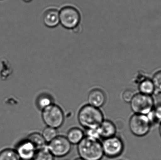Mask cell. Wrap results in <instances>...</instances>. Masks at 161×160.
Masks as SVG:
<instances>
[{
	"label": "cell",
	"mask_w": 161,
	"mask_h": 160,
	"mask_svg": "<svg viewBox=\"0 0 161 160\" xmlns=\"http://www.w3.org/2000/svg\"><path fill=\"white\" fill-rule=\"evenodd\" d=\"M0 1H1V0H0Z\"/></svg>",
	"instance_id": "28"
},
{
	"label": "cell",
	"mask_w": 161,
	"mask_h": 160,
	"mask_svg": "<svg viewBox=\"0 0 161 160\" xmlns=\"http://www.w3.org/2000/svg\"><path fill=\"white\" fill-rule=\"evenodd\" d=\"M59 22L65 29L72 31L81 25L82 13L74 4L66 3L59 8Z\"/></svg>",
	"instance_id": "1"
},
{
	"label": "cell",
	"mask_w": 161,
	"mask_h": 160,
	"mask_svg": "<svg viewBox=\"0 0 161 160\" xmlns=\"http://www.w3.org/2000/svg\"><path fill=\"white\" fill-rule=\"evenodd\" d=\"M156 102L153 96L136 93L130 102V109L134 114L147 115L153 110Z\"/></svg>",
	"instance_id": "6"
},
{
	"label": "cell",
	"mask_w": 161,
	"mask_h": 160,
	"mask_svg": "<svg viewBox=\"0 0 161 160\" xmlns=\"http://www.w3.org/2000/svg\"><path fill=\"white\" fill-rule=\"evenodd\" d=\"M100 137L103 139L113 137L116 135L117 127L113 122L104 119L98 127Z\"/></svg>",
	"instance_id": "12"
},
{
	"label": "cell",
	"mask_w": 161,
	"mask_h": 160,
	"mask_svg": "<svg viewBox=\"0 0 161 160\" xmlns=\"http://www.w3.org/2000/svg\"><path fill=\"white\" fill-rule=\"evenodd\" d=\"M86 132L85 133V137H88L90 139L94 140H99L101 139L98 127L88 129H86Z\"/></svg>",
	"instance_id": "22"
},
{
	"label": "cell",
	"mask_w": 161,
	"mask_h": 160,
	"mask_svg": "<svg viewBox=\"0 0 161 160\" xmlns=\"http://www.w3.org/2000/svg\"><path fill=\"white\" fill-rule=\"evenodd\" d=\"M136 93L131 89H126L122 94V99L125 102L130 103Z\"/></svg>",
	"instance_id": "23"
},
{
	"label": "cell",
	"mask_w": 161,
	"mask_h": 160,
	"mask_svg": "<svg viewBox=\"0 0 161 160\" xmlns=\"http://www.w3.org/2000/svg\"><path fill=\"white\" fill-rule=\"evenodd\" d=\"M77 152L84 160H101L104 156L100 141L86 137L77 145Z\"/></svg>",
	"instance_id": "3"
},
{
	"label": "cell",
	"mask_w": 161,
	"mask_h": 160,
	"mask_svg": "<svg viewBox=\"0 0 161 160\" xmlns=\"http://www.w3.org/2000/svg\"><path fill=\"white\" fill-rule=\"evenodd\" d=\"M159 133L161 137V123L160 124H159Z\"/></svg>",
	"instance_id": "25"
},
{
	"label": "cell",
	"mask_w": 161,
	"mask_h": 160,
	"mask_svg": "<svg viewBox=\"0 0 161 160\" xmlns=\"http://www.w3.org/2000/svg\"><path fill=\"white\" fill-rule=\"evenodd\" d=\"M75 160H84L80 158H79L76 159H75Z\"/></svg>",
	"instance_id": "26"
},
{
	"label": "cell",
	"mask_w": 161,
	"mask_h": 160,
	"mask_svg": "<svg viewBox=\"0 0 161 160\" xmlns=\"http://www.w3.org/2000/svg\"><path fill=\"white\" fill-rule=\"evenodd\" d=\"M41 134L47 144L58 135L57 129L48 126L46 127L43 130Z\"/></svg>",
	"instance_id": "19"
},
{
	"label": "cell",
	"mask_w": 161,
	"mask_h": 160,
	"mask_svg": "<svg viewBox=\"0 0 161 160\" xmlns=\"http://www.w3.org/2000/svg\"><path fill=\"white\" fill-rule=\"evenodd\" d=\"M42 20L43 24L48 28H55L60 24L59 7L50 6L44 9L42 13Z\"/></svg>",
	"instance_id": "9"
},
{
	"label": "cell",
	"mask_w": 161,
	"mask_h": 160,
	"mask_svg": "<svg viewBox=\"0 0 161 160\" xmlns=\"http://www.w3.org/2000/svg\"><path fill=\"white\" fill-rule=\"evenodd\" d=\"M53 98L47 94H42L39 96L37 99L36 105L38 108L41 111L47 108L53 104Z\"/></svg>",
	"instance_id": "16"
},
{
	"label": "cell",
	"mask_w": 161,
	"mask_h": 160,
	"mask_svg": "<svg viewBox=\"0 0 161 160\" xmlns=\"http://www.w3.org/2000/svg\"><path fill=\"white\" fill-rule=\"evenodd\" d=\"M23 2L24 3H31L33 1V0H22Z\"/></svg>",
	"instance_id": "24"
},
{
	"label": "cell",
	"mask_w": 161,
	"mask_h": 160,
	"mask_svg": "<svg viewBox=\"0 0 161 160\" xmlns=\"http://www.w3.org/2000/svg\"><path fill=\"white\" fill-rule=\"evenodd\" d=\"M27 139L34 144L37 150L42 149L47 147V143L42 134L38 132H35L30 133Z\"/></svg>",
	"instance_id": "15"
},
{
	"label": "cell",
	"mask_w": 161,
	"mask_h": 160,
	"mask_svg": "<svg viewBox=\"0 0 161 160\" xmlns=\"http://www.w3.org/2000/svg\"><path fill=\"white\" fill-rule=\"evenodd\" d=\"M104 156L108 158L117 157L122 155L125 149V144L119 136L103 139L101 142Z\"/></svg>",
	"instance_id": "7"
},
{
	"label": "cell",
	"mask_w": 161,
	"mask_h": 160,
	"mask_svg": "<svg viewBox=\"0 0 161 160\" xmlns=\"http://www.w3.org/2000/svg\"><path fill=\"white\" fill-rule=\"evenodd\" d=\"M155 88V95L161 94V68L156 70L151 77Z\"/></svg>",
	"instance_id": "18"
},
{
	"label": "cell",
	"mask_w": 161,
	"mask_h": 160,
	"mask_svg": "<svg viewBox=\"0 0 161 160\" xmlns=\"http://www.w3.org/2000/svg\"><path fill=\"white\" fill-rule=\"evenodd\" d=\"M77 118L80 126L85 129L98 127L105 119L100 109L88 104L80 108Z\"/></svg>",
	"instance_id": "2"
},
{
	"label": "cell",
	"mask_w": 161,
	"mask_h": 160,
	"mask_svg": "<svg viewBox=\"0 0 161 160\" xmlns=\"http://www.w3.org/2000/svg\"></svg>",
	"instance_id": "27"
},
{
	"label": "cell",
	"mask_w": 161,
	"mask_h": 160,
	"mask_svg": "<svg viewBox=\"0 0 161 160\" xmlns=\"http://www.w3.org/2000/svg\"><path fill=\"white\" fill-rule=\"evenodd\" d=\"M88 104L100 109L107 101V96L105 92L99 88H95L90 91L87 98Z\"/></svg>",
	"instance_id": "11"
},
{
	"label": "cell",
	"mask_w": 161,
	"mask_h": 160,
	"mask_svg": "<svg viewBox=\"0 0 161 160\" xmlns=\"http://www.w3.org/2000/svg\"><path fill=\"white\" fill-rule=\"evenodd\" d=\"M0 160H21L15 149L7 148L0 151Z\"/></svg>",
	"instance_id": "17"
},
{
	"label": "cell",
	"mask_w": 161,
	"mask_h": 160,
	"mask_svg": "<svg viewBox=\"0 0 161 160\" xmlns=\"http://www.w3.org/2000/svg\"><path fill=\"white\" fill-rule=\"evenodd\" d=\"M66 137L72 145H78L84 139L85 133L80 128L73 127L68 131Z\"/></svg>",
	"instance_id": "14"
},
{
	"label": "cell",
	"mask_w": 161,
	"mask_h": 160,
	"mask_svg": "<svg viewBox=\"0 0 161 160\" xmlns=\"http://www.w3.org/2000/svg\"><path fill=\"white\" fill-rule=\"evenodd\" d=\"M14 149L21 160H33L37 151L27 138L20 142Z\"/></svg>",
	"instance_id": "10"
},
{
	"label": "cell",
	"mask_w": 161,
	"mask_h": 160,
	"mask_svg": "<svg viewBox=\"0 0 161 160\" xmlns=\"http://www.w3.org/2000/svg\"><path fill=\"white\" fill-rule=\"evenodd\" d=\"M42 118L47 126L57 129L62 126L65 121L64 111L54 103L42 111Z\"/></svg>",
	"instance_id": "4"
},
{
	"label": "cell",
	"mask_w": 161,
	"mask_h": 160,
	"mask_svg": "<svg viewBox=\"0 0 161 160\" xmlns=\"http://www.w3.org/2000/svg\"><path fill=\"white\" fill-rule=\"evenodd\" d=\"M138 85V93L147 95L153 96L155 95L154 84L150 77H146L141 80Z\"/></svg>",
	"instance_id": "13"
},
{
	"label": "cell",
	"mask_w": 161,
	"mask_h": 160,
	"mask_svg": "<svg viewBox=\"0 0 161 160\" xmlns=\"http://www.w3.org/2000/svg\"><path fill=\"white\" fill-rule=\"evenodd\" d=\"M54 158L46 147L37 150L33 160H54Z\"/></svg>",
	"instance_id": "20"
},
{
	"label": "cell",
	"mask_w": 161,
	"mask_h": 160,
	"mask_svg": "<svg viewBox=\"0 0 161 160\" xmlns=\"http://www.w3.org/2000/svg\"><path fill=\"white\" fill-rule=\"evenodd\" d=\"M72 145L66 137L58 135L47 144V148L55 157H63L69 154Z\"/></svg>",
	"instance_id": "8"
},
{
	"label": "cell",
	"mask_w": 161,
	"mask_h": 160,
	"mask_svg": "<svg viewBox=\"0 0 161 160\" xmlns=\"http://www.w3.org/2000/svg\"><path fill=\"white\" fill-rule=\"evenodd\" d=\"M152 126L147 115L133 113L129 121L130 132L137 137H143L147 135Z\"/></svg>",
	"instance_id": "5"
},
{
	"label": "cell",
	"mask_w": 161,
	"mask_h": 160,
	"mask_svg": "<svg viewBox=\"0 0 161 160\" xmlns=\"http://www.w3.org/2000/svg\"><path fill=\"white\" fill-rule=\"evenodd\" d=\"M152 112L156 124H160L161 123V101L155 104Z\"/></svg>",
	"instance_id": "21"
}]
</instances>
